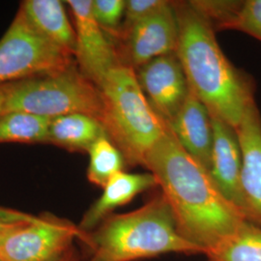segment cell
<instances>
[{
    "instance_id": "cell-1",
    "label": "cell",
    "mask_w": 261,
    "mask_h": 261,
    "mask_svg": "<svg viewBox=\"0 0 261 261\" xmlns=\"http://www.w3.org/2000/svg\"><path fill=\"white\" fill-rule=\"evenodd\" d=\"M175 217L180 232L204 254L248 221L168 129L144 162Z\"/></svg>"
},
{
    "instance_id": "cell-2",
    "label": "cell",
    "mask_w": 261,
    "mask_h": 261,
    "mask_svg": "<svg viewBox=\"0 0 261 261\" xmlns=\"http://www.w3.org/2000/svg\"><path fill=\"white\" fill-rule=\"evenodd\" d=\"M179 38L176 56L190 91L211 115L237 129L247 109L255 103L254 83L224 56L209 21L190 2H174Z\"/></svg>"
},
{
    "instance_id": "cell-3",
    "label": "cell",
    "mask_w": 261,
    "mask_h": 261,
    "mask_svg": "<svg viewBox=\"0 0 261 261\" xmlns=\"http://www.w3.org/2000/svg\"><path fill=\"white\" fill-rule=\"evenodd\" d=\"M86 261H137L175 252L203 253L178 228L173 212L162 193L126 214H112L84 242Z\"/></svg>"
},
{
    "instance_id": "cell-4",
    "label": "cell",
    "mask_w": 261,
    "mask_h": 261,
    "mask_svg": "<svg viewBox=\"0 0 261 261\" xmlns=\"http://www.w3.org/2000/svg\"><path fill=\"white\" fill-rule=\"evenodd\" d=\"M103 101L101 124L121 152L126 166H144L146 156L168 129L151 108L134 70L117 66L99 86Z\"/></svg>"
},
{
    "instance_id": "cell-5",
    "label": "cell",
    "mask_w": 261,
    "mask_h": 261,
    "mask_svg": "<svg viewBox=\"0 0 261 261\" xmlns=\"http://www.w3.org/2000/svg\"><path fill=\"white\" fill-rule=\"evenodd\" d=\"M1 113L22 112L54 118L80 113L101 123L103 101L99 86L75 64L64 70L11 82L0 86Z\"/></svg>"
},
{
    "instance_id": "cell-6",
    "label": "cell",
    "mask_w": 261,
    "mask_h": 261,
    "mask_svg": "<svg viewBox=\"0 0 261 261\" xmlns=\"http://www.w3.org/2000/svg\"><path fill=\"white\" fill-rule=\"evenodd\" d=\"M75 57L42 36L19 8L0 40V86L64 70Z\"/></svg>"
},
{
    "instance_id": "cell-7",
    "label": "cell",
    "mask_w": 261,
    "mask_h": 261,
    "mask_svg": "<svg viewBox=\"0 0 261 261\" xmlns=\"http://www.w3.org/2000/svg\"><path fill=\"white\" fill-rule=\"evenodd\" d=\"M85 237L79 225L47 213L0 238V261H56Z\"/></svg>"
},
{
    "instance_id": "cell-8",
    "label": "cell",
    "mask_w": 261,
    "mask_h": 261,
    "mask_svg": "<svg viewBox=\"0 0 261 261\" xmlns=\"http://www.w3.org/2000/svg\"><path fill=\"white\" fill-rule=\"evenodd\" d=\"M179 38L174 2L165 7L114 40L120 65L137 71L151 60L176 53Z\"/></svg>"
},
{
    "instance_id": "cell-9",
    "label": "cell",
    "mask_w": 261,
    "mask_h": 261,
    "mask_svg": "<svg viewBox=\"0 0 261 261\" xmlns=\"http://www.w3.org/2000/svg\"><path fill=\"white\" fill-rule=\"evenodd\" d=\"M75 22V60L80 71L97 86L112 69L120 66L114 41L92 14L91 0H69Z\"/></svg>"
},
{
    "instance_id": "cell-10",
    "label": "cell",
    "mask_w": 261,
    "mask_h": 261,
    "mask_svg": "<svg viewBox=\"0 0 261 261\" xmlns=\"http://www.w3.org/2000/svg\"><path fill=\"white\" fill-rule=\"evenodd\" d=\"M135 73L151 108L168 125L190 93L186 75L176 53L157 57Z\"/></svg>"
},
{
    "instance_id": "cell-11",
    "label": "cell",
    "mask_w": 261,
    "mask_h": 261,
    "mask_svg": "<svg viewBox=\"0 0 261 261\" xmlns=\"http://www.w3.org/2000/svg\"><path fill=\"white\" fill-rule=\"evenodd\" d=\"M211 116L213 147L208 173L221 194L248 220L241 189L242 153L237 130L221 118Z\"/></svg>"
},
{
    "instance_id": "cell-12",
    "label": "cell",
    "mask_w": 261,
    "mask_h": 261,
    "mask_svg": "<svg viewBox=\"0 0 261 261\" xmlns=\"http://www.w3.org/2000/svg\"><path fill=\"white\" fill-rule=\"evenodd\" d=\"M236 130L242 153L241 189L248 220L261 225V114L256 103L247 109Z\"/></svg>"
},
{
    "instance_id": "cell-13",
    "label": "cell",
    "mask_w": 261,
    "mask_h": 261,
    "mask_svg": "<svg viewBox=\"0 0 261 261\" xmlns=\"http://www.w3.org/2000/svg\"><path fill=\"white\" fill-rule=\"evenodd\" d=\"M168 127L182 148L208 171L213 147L212 116L191 91Z\"/></svg>"
},
{
    "instance_id": "cell-14",
    "label": "cell",
    "mask_w": 261,
    "mask_h": 261,
    "mask_svg": "<svg viewBox=\"0 0 261 261\" xmlns=\"http://www.w3.org/2000/svg\"><path fill=\"white\" fill-rule=\"evenodd\" d=\"M155 187H158L157 181L150 172L117 173L103 187L102 196L84 213L80 229L84 233L91 232L116 208L130 203L136 196Z\"/></svg>"
},
{
    "instance_id": "cell-15",
    "label": "cell",
    "mask_w": 261,
    "mask_h": 261,
    "mask_svg": "<svg viewBox=\"0 0 261 261\" xmlns=\"http://www.w3.org/2000/svg\"><path fill=\"white\" fill-rule=\"evenodd\" d=\"M19 8L42 36L75 57V28L68 19L61 1L27 0Z\"/></svg>"
},
{
    "instance_id": "cell-16",
    "label": "cell",
    "mask_w": 261,
    "mask_h": 261,
    "mask_svg": "<svg viewBox=\"0 0 261 261\" xmlns=\"http://www.w3.org/2000/svg\"><path fill=\"white\" fill-rule=\"evenodd\" d=\"M103 133L102 124L91 116L66 114L50 119L45 144H53L69 152L88 153Z\"/></svg>"
},
{
    "instance_id": "cell-17",
    "label": "cell",
    "mask_w": 261,
    "mask_h": 261,
    "mask_svg": "<svg viewBox=\"0 0 261 261\" xmlns=\"http://www.w3.org/2000/svg\"><path fill=\"white\" fill-rule=\"evenodd\" d=\"M206 255L209 261H261V225L245 221Z\"/></svg>"
},
{
    "instance_id": "cell-18",
    "label": "cell",
    "mask_w": 261,
    "mask_h": 261,
    "mask_svg": "<svg viewBox=\"0 0 261 261\" xmlns=\"http://www.w3.org/2000/svg\"><path fill=\"white\" fill-rule=\"evenodd\" d=\"M50 119L28 112L0 114V143H45Z\"/></svg>"
},
{
    "instance_id": "cell-19",
    "label": "cell",
    "mask_w": 261,
    "mask_h": 261,
    "mask_svg": "<svg viewBox=\"0 0 261 261\" xmlns=\"http://www.w3.org/2000/svg\"><path fill=\"white\" fill-rule=\"evenodd\" d=\"M87 179L95 186L103 187L117 173L124 171L126 163L119 149L106 133L101 135L88 151Z\"/></svg>"
},
{
    "instance_id": "cell-20",
    "label": "cell",
    "mask_w": 261,
    "mask_h": 261,
    "mask_svg": "<svg viewBox=\"0 0 261 261\" xmlns=\"http://www.w3.org/2000/svg\"><path fill=\"white\" fill-rule=\"evenodd\" d=\"M192 7L205 18L217 30H227L228 25L238 15L244 1H212L196 0L189 1Z\"/></svg>"
},
{
    "instance_id": "cell-21",
    "label": "cell",
    "mask_w": 261,
    "mask_h": 261,
    "mask_svg": "<svg viewBox=\"0 0 261 261\" xmlns=\"http://www.w3.org/2000/svg\"><path fill=\"white\" fill-rule=\"evenodd\" d=\"M126 1L124 0H93L92 14L98 24L114 40L121 27Z\"/></svg>"
},
{
    "instance_id": "cell-22",
    "label": "cell",
    "mask_w": 261,
    "mask_h": 261,
    "mask_svg": "<svg viewBox=\"0 0 261 261\" xmlns=\"http://www.w3.org/2000/svg\"><path fill=\"white\" fill-rule=\"evenodd\" d=\"M227 29L246 33L261 42V0H246Z\"/></svg>"
},
{
    "instance_id": "cell-23",
    "label": "cell",
    "mask_w": 261,
    "mask_h": 261,
    "mask_svg": "<svg viewBox=\"0 0 261 261\" xmlns=\"http://www.w3.org/2000/svg\"><path fill=\"white\" fill-rule=\"evenodd\" d=\"M167 0H128L126 1L121 27L116 38L127 32L135 24L168 4ZM115 38V39H116ZM114 39V40H115ZM113 40V41H114Z\"/></svg>"
},
{
    "instance_id": "cell-24",
    "label": "cell",
    "mask_w": 261,
    "mask_h": 261,
    "mask_svg": "<svg viewBox=\"0 0 261 261\" xmlns=\"http://www.w3.org/2000/svg\"><path fill=\"white\" fill-rule=\"evenodd\" d=\"M36 216L0 207V238L23 224L33 222Z\"/></svg>"
},
{
    "instance_id": "cell-25",
    "label": "cell",
    "mask_w": 261,
    "mask_h": 261,
    "mask_svg": "<svg viewBox=\"0 0 261 261\" xmlns=\"http://www.w3.org/2000/svg\"><path fill=\"white\" fill-rule=\"evenodd\" d=\"M56 261H81V255L73 246L68 252H65L60 258Z\"/></svg>"
},
{
    "instance_id": "cell-26",
    "label": "cell",
    "mask_w": 261,
    "mask_h": 261,
    "mask_svg": "<svg viewBox=\"0 0 261 261\" xmlns=\"http://www.w3.org/2000/svg\"><path fill=\"white\" fill-rule=\"evenodd\" d=\"M2 105H3V96L0 91V113H1V110H2Z\"/></svg>"
}]
</instances>
